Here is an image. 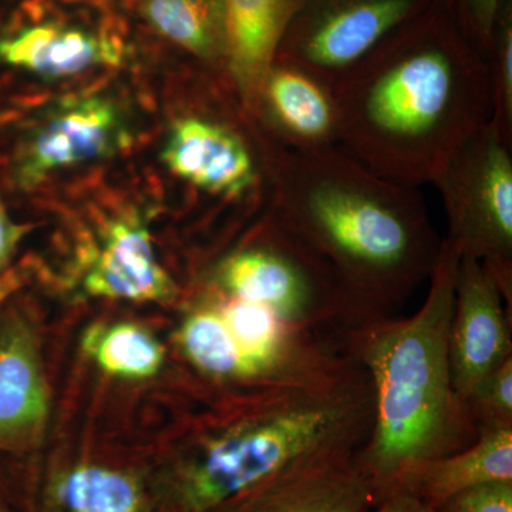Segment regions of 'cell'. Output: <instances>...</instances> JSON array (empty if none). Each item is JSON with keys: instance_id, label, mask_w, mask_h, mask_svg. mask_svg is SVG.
I'll use <instances>...</instances> for the list:
<instances>
[{"instance_id": "1", "label": "cell", "mask_w": 512, "mask_h": 512, "mask_svg": "<svg viewBox=\"0 0 512 512\" xmlns=\"http://www.w3.org/2000/svg\"><path fill=\"white\" fill-rule=\"evenodd\" d=\"M340 147L419 188L491 120L487 59L437 2L333 84Z\"/></svg>"}, {"instance_id": "2", "label": "cell", "mask_w": 512, "mask_h": 512, "mask_svg": "<svg viewBox=\"0 0 512 512\" xmlns=\"http://www.w3.org/2000/svg\"><path fill=\"white\" fill-rule=\"evenodd\" d=\"M256 130L275 217L332 266L365 322L393 316L440 256L417 188L387 180L342 147L296 151L258 123Z\"/></svg>"}, {"instance_id": "3", "label": "cell", "mask_w": 512, "mask_h": 512, "mask_svg": "<svg viewBox=\"0 0 512 512\" xmlns=\"http://www.w3.org/2000/svg\"><path fill=\"white\" fill-rule=\"evenodd\" d=\"M211 421L168 476L170 512H211L292 468L359 451L372 430V383L353 357L313 382L252 390Z\"/></svg>"}, {"instance_id": "4", "label": "cell", "mask_w": 512, "mask_h": 512, "mask_svg": "<svg viewBox=\"0 0 512 512\" xmlns=\"http://www.w3.org/2000/svg\"><path fill=\"white\" fill-rule=\"evenodd\" d=\"M461 256L441 239L439 261L419 311L369 320L345 335L373 389L372 430L357 461L376 495L407 468L457 453L477 439L451 380L448 338Z\"/></svg>"}, {"instance_id": "5", "label": "cell", "mask_w": 512, "mask_h": 512, "mask_svg": "<svg viewBox=\"0 0 512 512\" xmlns=\"http://www.w3.org/2000/svg\"><path fill=\"white\" fill-rule=\"evenodd\" d=\"M208 284L218 295L264 306L315 332L345 336L365 323L332 266L269 205L255 234L215 262Z\"/></svg>"}, {"instance_id": "6", "label": "cell", "mask_w": 512, "mask_h": 512, "mask_svg": "<svg viewBox=\"0 0 512 512\" xmlns=\"http://www.w3.org/2000/svg\"><path fill=\"white\" fill-rule=\"evenodd\" d=\"M443 198L444 237L461 258L494 276L512 311V143L488 121L444 164L433 183Z\"/></svg>"}, {"instance_id": "7", "label": "cell", "mask_w": 512, "mask_h": 512, "mask_svg": "<svg viewBox=\"0 0 512 512\" xmlns=\"http://www.w3.org/2000/svg\"><path fill=\"white\" fill-rule=\"evenodd\" d=\"M439 0H303L276 59L330 87Z\"/></svg>"}, {"instance_id": "8", "label": "cell", "mask_w": 512, "mask_h": 512, "mask_svg": "<svg viewBox=\"0 0 512 512\" xmlns=\"http://www.w3.org/2000/svg\"><path fill=\"white\" fill-rule=\"evenodd\" d=\"M251 136L234 120L187 114L171 124L161 160L195 190L231 204L248 201L269 191L258 131Z\"/></svg>"}, {"instance_id": "9", "label": "cell", "mask_w": 512, "mask_h": 512, "mask_svg": "<svg viewBox=\"0 0 512 512\" xmlns=\"http://www.w3.org/2000/svg\"><path fill=\"white\" fill-rule=\"evenodd\" d=\"M448 357L454 390L464 404L512 357L511 309L494 276L476 259L458 262Z\"/></svg>"}, {"instance_id": "10", "label": "cell", "mask_w": 512, "mask_h": 512, "mask_svg": "<svg viewBox=\"0 0 512 512\" xmlns=\"http://www.w3.org/2000/svg\"><path fill=\"white\" fill-rule=\"evenodd\" d=\"M120 110L104 97L63 101L29 134L16 164V180L36 187L62 168L106 158L127 144Z\"/></svg>"}, {"instance_id": "11", "label": "cell", "mask_w": 512, "mask_h": 512, "mask_svg": "<svg viewBox=\"0 0 512 512\" xmlns=\"http://www.w3.org/2000/svg\"><path fill=\"white\" fill-rule=\"evenodd\" d=\"M376 503L353 451L292 468L211 512H369Z\"/></svg>"}, {"instance_id": "12", "label": "cell", "mask_w": 512, "mask_h": 512, "mask_svg": "<svg viewBox=\"0 0 512 512\" xmlns=\"http://www.w3.org/2000/svg\"><path fill=\"white\" fill-rule=\"evenodd\" d=\"M252 116L272 140L291 150L340 147L332 87L291 62L275 59L271 64Z\"/></svg>"}, {"instance_id": "13", "label": "cell", "mask_w": 512, "mask_h": 512, "mask_svg": "<svg viewBox=\"0 0 512 512\" xmlns=\"http://www.w3.org/2000/svg\"><path fill=\"white\" fill-rule=\"evenodd\" d=\"M49 419V393L35 330L19 313L0 320V451L39 446Z\"/></svg>"}, {"instance_id": "14", "label": "cell", "mask_w": 512, "mask_h": 512, "mask_svg": "<svg viewBox=\"0 0 512 512\" xmlns=\"http://www.w3.org/2000/svg\"><path fill=\"white\" fill-rule=\"evenodd\" d=\"M303 0H224V76L254 113L259 90Z\"/></svg>"}, {"instance_id": "15", "label": "cell", "mask_w": 512, "mask_h": 512, "mask_svg": "<svg viewBox=\"0 0 512 512\" xmlns=\"http://www.w3.org/2000/svg\"><path fill=\"white\" fill-rule=\"evenodd\" d=\"M501 481H512V429L481 430L463 450L407 468L377 494V501L402 493L439 511L458 494Z\"/></svg>"}, {"instance_id": "16", "label": "cell", "mask_w": 512, "mask_h": 512, "mask_svg": "<svg viewBox=\"0 0 512 512\" xmlns=\"http://www.w3.org/2000/svg\"><path fill=\"white\" fill-rule=\"evenodd\" d=\"M83 285L89 295L134 302L170 303L180 295L158 264L147 228L134 221L110 225Z\"/></svg>"}, {"instance_id": "17", "label": "cell", "mask_w": 512, "mask_h": 512, "mask_svg": "<svg viewBox=\"0 0 512 512\" xmlns=\"http://www.w3.org/2000/svg\"><path fill=\"white\" fill-rule=\"evenodd\" d=\"M116 43L84 30L46 23L0 42V60L43 79H62L120 62Z\"/></svg>"}, {"instance_id": "18", "label": "cell", "mask_w": 512, "mask_h": 512, "mask_svg": "<svg viewBox=\"0 0 512 512\" xmlns=\"http://www.w3.org/2000/svg\"><path fill=\"white\" fill-rule=\"evenodd\" d=\"M141 13L168 42L224 76V0H143Z\"/></svg>"}, {"instance_id": "19", "label": "cell", "mask_w": 512, "mask_h": 512, "mask_svg": "<svg viewBox=\"0 0 512 512\" xmlns=\"http://www.w3.org/2000/svg\"><path fill=\"white\" fill-rule=\"evenodd\" d=\"M50 501L56 512H147L146 495L127 471L80 464L53 480Z\"/></svg>"}, {"instance_id": "20", "label": "cell", "mask_w": 512, "mask_h": 512, "mask_svg": "<svg viewBox=\"0 0 512 512\" xmlns=\"http://www.w3.org/2000/svg\"><path fill=\"white\" fill-rule=\"evenodd\" d=\"M178 339L188 362L201 375L211 382L247 389L237 348L211 296L185 318Z\"/></svg>"}, {"instance_id": "21", "label": "cell", "mask_w": 512, "mask_h": 512, "mask_svg": "<svg viewBox=\"0 0 512 512\" xmlns=\"http://www.w3.org/2000/svg\"><path fill=\"white\" fill-rule=\"evenodd\" d=\"M83 348L109 375L144 379L156 375L164 362V348L146 329L133 323L94 326Z\"/></svg>"}, {"instance_id": "22", "label": "cell", "mask_w": 512, "mask_h": 512, "mask_svg": "<svg viewBox=\"0 0 512 512\" xmlns=\"http://www.w3.org/2000/svg\"><path fill=\"white\" fill-rule=\"evenodd\" d=\"M487 63L493 101L491 121L512 143V0L501 10Z\"/></svg>"}, {"instance_id": "23", "label": "cell", "mask_w": 512, "mask_h": 512, "mask_svg": "<svg viewBox=\"0 0 512 512\" xmlns=\"http://www.w3.org/2000/svg\"><path fill=\"white\" fill-rule=\"evenodd\" d=\"M466 407L477 433L512 429V357L478 384Z\"/></svg>"}, {"instance_id": "24", "label": "cell", "mask_w": 512, "mask_h": 512, "mask_svg": "<svg viewBox=\"0 0 512 512\" xmlns=\"http://www.w3.org/2000/svg\"><path fill=\"white\" fill-rule=\"evenodd\" d=\"M470 40L471 45L487 59L495 26L508 0H440Z\"/></svg>"}, {"instance_id": "25", "label": "cell", "mask_w": 512, "mask_h": 512, "mask_svg": "<svg viewBox=\"0 0 512 512\" xmlns=\"http://www.w3.org/2000/svg\"><path fill=\"white\" fill-rule=\"evenodd\" d=\"M439 512H512V481L480 485L458 494Z\"/></svg>"}, {"instance_id": "26", "label": "cell", "mask_w": 512, "mask_h": 512, "mask_svg": "<svg viewBox=\"0 0 512 512\" xmlns=\"http://www.w3.org/2000/svg\"><path fill=\"white\" fill-rule=\"evenodd\" d=\"M32 229L30 225L20 224L10 217L5 204L0 200V275L9 269L10 261L19 248L20 242Z\"/></svg>"}, {"instance_id": "27", "label": "cell", "mask_w": 512, "mask_h": 512, "mask_svg": "<svg viewBox=\"0 0 512 512\" xmlns=\"http://www.w3.org/2000/svg\"><path fill=\"white\" fill-rule=\"evenodd\" d=\"M369 512H439L421 503L412 495L394 493L384 495Z\"/></svg>"}, {"instance_id": "28", "label": "cell", "mask_w": 512, "mask_h": 512, "mask_svg": "<svg viewBox=\"0 0 512 512\" xmlns=\"http://www.w3.org/2000/svg\"><path fill=\"white\" fill-rule=\"evenodd\" d=\"M26 279L28 271L23 266H10L0 275V306L25 286Z\"/></svg>"}, {"instance_id": "29", "label": "cell", "mask_w": 512, "mask_h": 512, "mask_svg": "<svg viewBox=\"0 0 512 512\" xmlns=\"http://www.w3.org/2000/svg\"><path fill=\"white\" fill-rule=\"evenodd\" d=\"M0 512H12L9 510L8 505L5 504V501L0 498Z\"/></svg>"}]
</instances>
